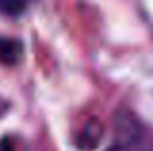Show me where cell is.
Segmentation results:
<instances>
[{
  "instance_id": "cell-2",
  "label": "cell",
  "mask_w": 153,
  "mask_h": 151,
  "mask_svg": "<svg viewBox=\"0 0 153 151\" xmlns=\"http://www.w3.org/2000/svg\"><path fill=\"white\" fill-rule=\"evenodd\" d=\"M101 134H103V128L99 124V120H91L89 124H85V128L82 130V136L78 140V145L83 149H91L99 144L101 140Z\"/></svg>"
},
{
  "instance_id": "cell-4",
  "label": "cell",
  "mask_w": 153,
  "mask_h": 151,
  "mask_svg": "<svg viewBox=\"0 0 153 151\" xmlns=\"http://www.w3.org/2000/svg\"><path fill=\"white\" fill-rule=\"evenodd\" d=\"M0 151H14V149H12L10 141H8V140H4V141H0Z\"/></svg>"
},
{
  "instance_id": "cell-3",
  "label": "cell",
  "mask_w": 153,
  "mask_h": 151,
  "mask_svg": "<svg viewBox=\"0 0 153 151\" xmlns=\"http://www.w3.org/2000/svg\"><path fill=\"white\" fill-rule=\"evenodd\" d=\"M27 2H29V0H0V14L16 18V16L25 12Z\"/></svg>"
},
{
  "instance_id": "cell-5",
  "label": "cell",
  "mask_w": 153,
  "mask_h": 151,
  "mask_svg": "<svg viewBox=\"0 0 153 151\" xmlns=\"http://www.w3.org/2000/svg\"><path fill=\"white\" fill-rule=\"evenodd\" d=\"M108 151H130V149H126V147H122V145H118V147H112V149H108Z\"/></svg>"
},
{
  "instance_id": "cell-1",
  "label": "cell",
  "mask_w": 153,
  "mask_h": 151,
  "mask_svg": "<svg viewBox=\"0 0 153 151\" xmlns=\"http://www.w3.org/2000/svg\"><path fill=\"white\" fill-rule=\"evenodd\" d=\"M22 54V43L12 37L0 35V62L4 64H16Z\"/></svg>"
}]
</instances>
